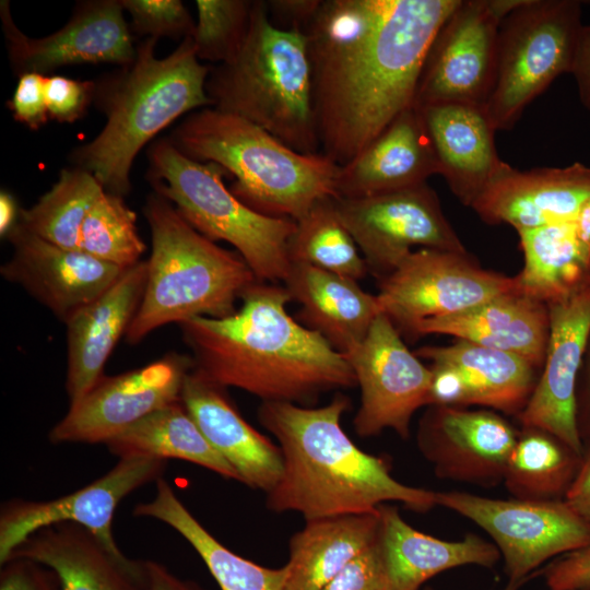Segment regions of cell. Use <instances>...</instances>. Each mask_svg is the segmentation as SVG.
<instances>
[{"label":"cell","mask_w":590,"mask_h":590,"mask_svg":"<svg viewBox=\"0 0 590 590\" xmlns=\"http://www.w3.org/2000/svg\"><path fill=\"white\" fill-rule=\"evenodd\" d=\"M459 0H322L305 34L320 153L342 166L414 103Z\"/></svg>","instance_id":"1"},{"label":"cell","mask_w":590,"mask_h":590,"mask_svg":"<svg viewBox=\"0 0 590 590\" xmlns=\"http://www.w3.org/2000/svg\"><path fill=\"white\" fill-rule=\"evenodd\" d=\"M240 299V308L226 317L179 323L193 368L209 380L262 402L305 406L324 392L356 385L345 355L288 314L286 287L256 282Z\"/></svg>","instance_id":"2"},{"label":"cell","mask_w":590,"mask_h":590,"mask_svg":"<svg viewBox=\"0 0 590 590\" xmlns=\"http://www.w3.org/2000/svg\"><path fill=\"white\" fill-rule=\"evenodd\" d=\"M350 408L343 393L318 408L261 402L258 420L276 438L283 459L278 483L266 493L267 508L311 520L371 512L389 503L416 512L436 507V492L399 482L386 459L355 445L341 425Z\"/></svg>","instance_id":"3"},{"label":"cell","mask_w":590,"mask_h":590,"mask_svg":"<svg viewBox=\"0 0 590 590\" xmlns=\"http://www.w3.org/2000/svg\"><path fill=\"white\" fill-rule=\"evenodd\" d=\"M157 39L146 37L134 60L96 83L94 99L106 115L97 137L74 150L76 167L90 172L105 191L123 197L140 150L181 115L211 107L205 91L210 67L202 64L191 37L167 57L155 56Z\"/></svg>","instance_id":"4"},{"label":"cell","mask_w":590,"mask_h":590,"mask_svg":"<svg viewBox=\"0 0 590 590\" xmlns=\"http://www.w3.org/2000/svg\"><path fill=\"white\" fill-rule=\"evenodd\" d=\"M168 140L187 157L223 167L235 178L232 193L262 214L298 221L318 201L337 197L339 165L330 158L299 153L213 107L188 116Z\"/></svg>","instance_id":"5"},{"label":"cell","mask_w":590,"mask_h":590,"mask_svg":"<svg viewBox=\"0 0 590 590\" xmlns=\"http://www.w3.org/2000/svg\"><path fill=\"white\" fill-rule=\"evenodd\" d=\"M205 91L211 107L257 125L299 153H320L307 36L275 27L267 1H253L239 51L210 67Z\"/></svg>","instance_id":"6"},{"label":"cell","mask_w":590,"mask_h":590,"mask_svg":"<svg viewBox=\"0 0 590 590\" xmlns=\"http://www.w3.org/2000/svg\"><path fill=\"white\" fill-rule=\"evenodd\" d=\"M143 213L152 249L144 295L126 341L137 344L167 323L235 312L236 302L259 282L241 256L204 237L157 193L146 198Z\"/></svg>","instance_id":"7"},{"label":"cell","mask_w":590,"mask_h":590,"mask_svg":"<svg viewBox=\"0 0 590 590\" xmlns=\"http://www.w3.org/2000/svg\"><path fill=\"white\" fill-rule=\"evenodd\" d=\"M149 181L200 234L231 244L259 282H284L291 270L288 246L296 221L262 214L225 187L227 172L193 161L168 139L149 150Z\"/></svg>","instance_id":"8"},{"label":"cell","mask_w":590,"mask_h":590,"mask_svg":"<svg viewBox=\"0 0 590 590\" xmlns=\"http://www.w3.org/2000/svg\"><path fill=\"white\" fill-rule=\"evenodd\" d=\"M582 25L577 0H521L503 19L484 105L496 131L511 129L556 78L571 74Z\"/></svg>","instance_id":"9"},{"label":"cell","mask_w":590,"mask_h":590,"mask_svg":"<svg viewBox=\"0 0 590 590\" xmlns=\"http://www.w3.org/2000/svg\"><path fill=\"white\" fill-rule=\"evenodd\" d=\"M436 503L491 536L510 582L527 581L548 559L590 546L589 524L565 499H502L452 491L436 492Z\"/></svg>","instance_id":"10"},{"label":"cell","mask_w":590,"mask_h":590,"mask_svg":"<svg viewBox=\"0 0 590 590\" xmlns=\"http://www.w3.org/2000/svg\"><path fill=\"white\" fill-rule=\"evenodd\" d=\"M518 292L516 276L482 269L468 252L422 248L387 276L376 295L397 330L414 337L422 322Z\"/></svg>","instance_id":"11"},{"label":"cell","mask_w":590,"mask_h":590,"mask_svg":"<svg viewBox=\"0 0 590 590\" xmlns=\"http://www.w3.org/2000/svg\"><path fill=\"white\" fill-rule=\"evenodd\" d=\"M521 0H459L433 38L413 105H485L495 80L498 31Z\"/></svg>","instance_id":"12"},{"label":"cell","mask_w":590,"mask_h":590,"mask_svg":"<svg viewBox=\"0 0 590 590\" xmlns=\"http://www.w3.org/2000/svg\"><path fill=\"white\" fill-rule=\"evenodd\" d=\"M333 202L368 271L379 280L415 246L467 252L427 182L355 199L334 197Z\"/></svg>","instance_id":"13"},{"label":"cell","mask_w":590,"mask_h":590,"mask_svg":"<svg viewBox=\"0 0 590 590\" xmlns=\"http://www.w3.org/2000/svg\"><path fill=\"white\" fill-rule=\"evenodd\" d=\"M345 357L361 388V404L353 420L355 433L368 438L389 428L406 439L414 413L428 405L429 367L410 352L382 312Z\"/></svg>","instance_id":"14"},{"label":"cell","mask_w":590,"mask_h":590,"mask_svg":"<svg viewBox=\"0 0 590 590\" xmlns=\"http://www.w3.org/2000/svg\"><path fill=\"white\" fill-rule=\"evenodd\" d=\"M190 357L170 353L145 366L103 376L49 433L60 442L106 444L137 422L181 400Z\"/></svg>","instance_id":"15"},{"label":"cell","mask_w":590,"mask_h":590,"mask_svg":"<svg viewBox=\"0 0 590 590\" xmlns=\"http://www.w3.org/2000/svg\"><path fill=\"white\" fill-rule=\"evenodd\" d=\"M166 464L160 459L121 458L106 474L71 494L46 502H8L0 512V564L31 534L59 522L81 524L121 553L111 529L115 510L130 493L161 479Z\"/></svg>","instance_id":"16"},{"label":"cell","mask_w":590,"mask_h":590,"mask_svg":"<svg viewBox=\"0 0 590 590\" xmlns=\"http://www.w3.org/2000/svg\"><path fill=\"white\" fill-rule=\"evenodd\" d=\"M518 435L495 411L430 405L416 445L438 477L491 487L503 482Z\"/></svg>","instance_id":"17"},{"label":"cell","mask_w":590,"mask_h":590,"mask_svg":"<svg viewBox=\"0 0 590 590\" xmlns=\"http://www.w3.org/2000/svg\"><path fill=\"white\" fill-rule=\"evenodd\" d=\"M0 16L9 57L20 75L45 74L82 63L126 67L137 55L118 0L82 2L62 28L42 38H31L20 31L8 1H1Z\"/></svg>","instance_id":"18"},{"label":"cell","mask_w":590,"mask_h":590,"mask_svg":"<svg viewBox=\"0 0 590 590\" xmlns=\"http://www.w3.org/2000/svg\"><path fill=\"white\" fill-rule=\"evenodd\" d=\"M546 306L550 333L543 371L518 418L522 426L546 430L582 455L577 386L590 340V282Z\"/></svg>","instance_id":"19"},{"label":"cell","mask_w":590,"mask_h":590,"mask_svg":"<svg viewBox=\"0 0 590 590\" xmlns=\"http://www.w3.org/2000/svg\"><path fill=\"white\" fill-rule=\"evenodd\" d=\"M7 237L13 253L1 267V275L21 285L63 322L102 295L126 271L82 250L56 246L19 223Z\"/></svg>","instance_id":"20"},{"label":"cell","mask_w":590,"mask_h":590,"mask_svg":"<svg viewBox=\"0 0 590 590\" xmlns=\"http://www.w3.org/2000/svg\"><path fill=\"white\" fill-rule=\"evenodd\" d=\"M590 198V167L520 170L502 162L471 208L487 224H509L516 231L576 221Z\"/></svg>","instance_id":"21"},{"label":"cell","mask_w":590,"mask_h":590,"mask_svg":"<svg viewBox=\"0 0 590 590\" xmlns=\"http://www.w3.org/2000/svg\"><path fill=\"white\" fill-rule=\"evenodd\" d=\"M146 260L127 269L93 302L66 321L68 366L66 389L70 404L79 401L104 376V366L141 305Z\"/></svg>","instance_id":"22"},{"label":"cell","mask_w":590,"mask_h":590,"mask_svg":"<svg viewBox=\"0 0 590 590\" xmlns=\"http://www.w3.org/2000/svg\"><path fill=\"white\" fill-rule=\"evenodd\" d=\"M224 390L192 368L185 379L181 401L239 482L268 493L282 474L281 449L241 416Z\"/></svg>","instance_id":"23"},{"label":"cell","mask_w":590,"mask_h":590,"mask_svg":"<svg viewBox=\"0 0 590 590\" xmlns=\"http://www.w3.org/2000/svg\"><path fill=\"white\" fill-rule=\"evenodd\" d=\"M438 164L422 114H399L364 150L339 166L337 197L362 198L427 182Z\"/></svg>","instance_id":"24"},{"label":"cell","mask_w":590,"mask_h":590,"mask_svg":"<svg viewBox=\"0 0 590 590\" xmlns=\"http://www.w3.org/2000/svg\"><path fill=\"white\" fill-rule=\"evenodd\" d=\"M52 569L60 590H143L145 560L111 551L94 533L74 522L42 528L10 555ZM3 564V563H2Z\"/></svg>","instance_id":"25"},{"label":"cell","mask_w":590,"mask_h":590,"mask_svg":"<svg viewBox=\"0 0 590 590\" xmlns=\"http://www.w3.org/2000/svg\"><path fill=\"white\" fill-rule=\"evenodd\" d=\"M417 108L433 145L438 174L460 202L471 206L503 162L495 149L496 130L484 106L441 103Z\"/></svg>","instance_id":"26"},{"label":"cell","mask_w":590,"mask_h":590,"mask_svg":"<svg viewBox=\"0 0 590 590\" xmlns=\"http://www.w3.org/2000/svg\"><path fill=\"white\" fill-rule=\"evenodd\" d=\"M378 543L389 590H420L436 575L467 565L493 568L502 558L493 542L468 533L441 540L410 526L397 507H378Z\"/></svg>","instance_id":"27"},{"label":"cell","mask_w":590,"mask_h":590,"mask_svg":"<svg viewBox=\"0 0 590 590\" xmlns=\"http://www.w3.org/2000/svg\"><path fill=\"white\" fill-rule=\"evenodd\" d=\"M438 333L518 355L535 368L543 366L550 333L547 306L518 292L465 311L429 319L414 337Z\"/></svg>","instance_id":"28"},{"label":"cell","mask_w":590,"mask_h":590,"mask_svg":"<svg viewBox=\"0 0 590 590\" xmlns=\"http://www.w3.org/2000/svg\"><path fill=\"white\" fill-rule=\"evenodd\" d=\"M284 283L292 299L302 306L300 323L321 334L344 355L365 339L375 318L381 314L377 296L346 276L292 263Z\"/></svg>","instance_id":"29"},{"label":"cell","mask_w":590,"mask_h":590,"mask_svg":"<svg viewBox=\"0 0 590 590\" xmlns=\"http://www.w3.org/2000/svg\"><path fill=\"white\" fill-rule=\"evenodd\" d=\"M290 540L285 590H322L379 533L376 511L305 520Z\"/></svg>","instance_id":"30"},{"label":"cell","mask_w":590,"mask_h":590,"mask_svg":"<svg viewBox=\"0 0 590 590\" xmlns=\"http://www.w3.org/2000/svg\"><path fill=\"white\" fill-rule=\"evenodd\" d=\"M524 256L518 293L545 305L562 302L590 282V246L575 221L517 231Z\"/></svg>","instance_id":"31"},{"label":"cell","mask_w":590,"mask_h":590,"mask_svg":"<svg viewBox=\"0 0 590 590\" xmlns=\"http://www.w3.org/2000/svg\"><path fill=\"white\" fill-rule=\"evenodd\" d=\"M415 355L453 366L467 386L470 405L519 415L538 382L535 367L524 358L459 340L447 346H424Z\"/></svg>","instance_id":"32"},{"label":"cell","mask_w":590,"mask_h":590,"mask_svg":"<svg viewBox=\"0 0 590 590\" xmlns=\"http://www.w3.org/2000/svg\"><path fill=\"white\" fill-rule=\"evenodd\" d=\"M133 515L160 520L177 531L199 554L221 590H285L286 567L271 568L223 545L189 511L163 477L153 500L135 505Z\"/></svg>","instance_id":"33"},{"label":"cell","mask_w":590,"mask_h":590,"mask_svg":"<svg viewBox=\"0 0 590 590\" xmlns=\"http://www.w3.org/2000/svg\"><path fill=\"white\" fill-rule=\"evenodd\" d=\"M105 445L119 459H180L239 482L236 471L213 448L181 400L153 412Z\"/></svg>","instance_id":"34"},{"label":"cell","mask_w":590,"mask_h":590,"mask_svg":"<svg viewBox=\"0 0 590 590\" xmlns=\"http://www.w3.org/2000/svg\"><path fill=\"white\" fill-rule=\"evenodd\" d=\"M582 455L553 434L522 426L508 459L503 482L515 498L564 499Z\"/></svg>","instance_id":"35"},{"label":"cell","mask_w":590,"mask_h":590,"mask_svg":"<svg viewBox=\"0 0 590 590\" xmlns=\"http://www.w3.org/2000/svg\"><path fill=\"white\" fill-rule=\"evenodd\" d=\"M104 191L90 172L62 169L58 181L32 208L20 209L17 223L56 246L80 250L83 221Z\"/></svg>","instance_id":"36"},{"label":"cell","mask_w":590,"mask_h":590,"mask_svg":"<svg viewBox=\"0 0 590 590\" xmlns=\"http://www.w3.org/2000/svg\"><path fill=\"white\" fill-rule=\"evenodd\" d=\"M333 198L318 201L296 221L288 246L290 260L358 281L368 268L353 236L340 220Z\"/></svg>","instance_id":"37"},{"label":"cell","mask_w":590,"mask_h":590,"mask_svg":"<svg viewBox=\"0 0 590 590\" xmlns=\"http://www.w3.org/2000/svg\"><path fill=\"white\" fill-rule=\"evenodd\" d=\"M146 246L139 236L137 214L123 197L104 191L80 229V250L121 269L138 264Z\"/></svg>","instance_id":"38"},{"label":"cell","mask_w":590,"mask_h":590,"mask_svg":"<svg viewBox=\"0 0 590 590\" xmlns=\"http://www.w3.org/2000/svg\"><path fill=\"white\" fill-rule=\"evenodd\" d=\"M253 1L197 0L198 22L192 43L199 60L231 61L248 33Z\"/></svg>","instance_id":"39"},{"label":"cell","mask_w":590,"mask_h":590,"mask_svg":"<svg viewBox=\"0 0 590 590\" xmlns=\"http://www.w3.org/2000/svg\"><path fill=\"white\" fill-rule=\"evenodd\" d=\"M131 16V27L140 36L158 39L192 37L196 23L179 0H121Z\"/></svg>","instance_id":"40"},{"label":"cell","mask_w":590,"mask_h":590,"mask_svg":"<svg viewBox=\"0 0 590 590\" xmlns=\"http://www.w3.org/2000/svg\"><path fill=\"white\" fill-rule=\"evenodd\" d=\"M96 83L61 75L46 76L45 97L49 119L74 122L80 119L95 97Z\"/></svg>","instance_id":"41"},{"label":"cell","mask_w":590,"mask_h":590,"mask_svg":"<svg viewBox=\"0 0 590 590\" xmlns=\"http://www.w3.org/2000/svg\"><path fill=\"white\" fill-rule=\"evenodd\" d=\"M322 590H389L378 538Z\"/></svg>","instance_id":"42"},{"label":"cell","mask_w":590,"mask_h":590,"mask_svg":"<svg viewBox=\"0 0 590 590\" xmlns=\"http://www.w3.org/2000/svg\"><path fill=\"white\" fill-rule=\"evenodd\" d=\"M45 81L46 76L39 73L21 74L9 103L14 119L32 130L39 129L49 119Z\"/></svg>","instance_id":"43"},{"label":"cell","mask_w":590,"mask_h":590,"mask_svg":"<svg viewBox=\"0 0 590 590\" xmlns=\"http://www.w3.org/2000/svg\"><path fill=\"white\" fill-rule=\"evenodd\" d=\"M0 590H60L56 573L33 559L11 556L0 570Z\"/></svg>","instance_id":"44"},{"label":"cell","mask_w":590,"mask_h":590,"mask_svg":"<svg viewBox=\"0 0 590 590\" xmlns=\"http://www.w3.org/2000/svg\"><path fill=\"white\" fill-rule=\"evenodd\" d=\"M543 576L550 590H590V546L559 556Z\"/></svg>","instance_id":"45"},{"label":"cell","mask_w":590,"mask_h":590,"mask_svg":"<svg viewBox=\"0 0 590 590\" xmlns=\"http://www.w3.org/2000/svg\"><path fill=\"white\" fill-rule=\"evenodd\" d=\"M321 3L322 0H271L267 1V9L275 27L305 33Z\"/></svg>","instance_id":"46"},{"label":"cell","mask_w":590,"mask_h":590,"mask_svg":"<svg viewBox=\"0 0 590 590\" xmlns=\"http://www.w3.org/2000/svg\"><path fill=\"white\" fill-rule=\"evenodd\" d=\"M564 499L590 527V439L585 446L577 475Z\"/></svg>","instance_id":"47"},{"label":"cell","mask_w":590,"mask_h":590,"mask_svg":"<svg viewBox=\"0 0 590 590\" xmlns=\"http://www.w3.org/2000/svg\"><path fill=\"white\" fill-rule=\"evenodd\" d=\"M571 74L580 102L590 111V25L580 30Z\"/></svg>","instance_id":"48"},{"label":"cell","mask_w":590,"mask_h":590,"mask_svg":"<svg viewBox=\"0 0 590 590\" xmlns=\"http://www.w3.org/2000/svg\"><path fill=\"white\" fill-rule=\"evenodd\" d=\"M143 590H203L199 585L190 580H184L175 576L164 565L145 560V575Z\"/></svg>","instance_id":"49"},{"label":"cell","mask_w":590,"mask_h":590,"mask_svg":"<svg viewBox=\"0 0 590 590\" xmlns=\"http://www.w3.org/2000/svg\"><path fill=\"white\" fill-rule=\"evenodd\" d=\"M581 390H577V422L581 439H590V340L585 354L582 366Z\"/></svg>","instance_id":"50"},{"label":"cell","mask_w":590,"mask_h":590,"mask_svg":"<svg viewBox=\"0 0 590 590\" xmlns=\"http://www.w3.org/2000/svg\"><path fill=\"white\" fill-rule=\"evenodd\" d=\"M20 208L15 199L9 192L2 190L0 193V234L7 237L16 225Z\"/></svg>","instance_id":"51"},{"label":"cell","mask_w":590,"mask_h":590,"mask_svg":"<svg viewBox=\"0 0 590 590\" xmlns=\"http://www.w3.org/2000/svg\"><path fill=\"white\" fill-rule=\"evenodd\" d=\"M575 222L580 238L590 246V198L582 205Z\"/></svg>","instance_id":"52"},{"label":"cell","mask_w":590,"mask_h":590,"mask_svg":"<svg viewBox=\"0 0 590 590\" xmlns=\"http://www.w3.org/2000/svg\"><path fill=\"white\" fill-rule=\"evenodd\" d=\"M526 581L510 582L508 581L507 587L504 590H518ZM424 590H433L429 587H426Z\"/></svg>","instance_id":"53"}]
</instances>
